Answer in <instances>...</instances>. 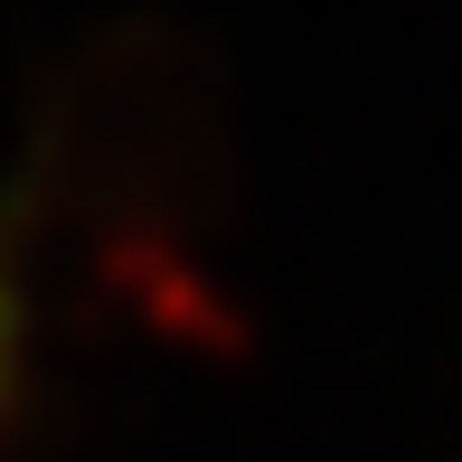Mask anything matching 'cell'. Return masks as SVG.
<instances>
[{
    "label": "cell",
    "instance_id": "obj_1",
    "mask_svg": "<svg viewBox=\"0 0 462 462\" xmlns=\"http://www.w3.org/2000/svg\"><path fill=\"white\" fill-rule=\"evenodd\" d=\"M19 359H29V292H19V255L0 236V415L19 396Z\"/></svg>",
    "mask_w": 462,
    "mask_h": 462
}]
</instances>
